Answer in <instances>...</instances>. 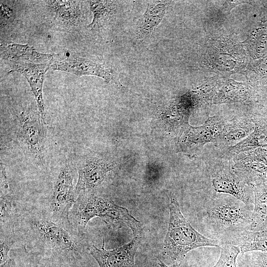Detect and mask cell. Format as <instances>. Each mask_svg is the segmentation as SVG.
<instances>
[{
  "label": "cell",
  "instance_id": "e0dca14e",
  "mask_svg": "<svg viewBox=\"0 0 267 267\" xmlns=\"http://www.w3.org/2000/svg\"><path fill=\"white\" fill-rule=\"evenodd\" d=\"M232 172L246 185L252 187L266 183L267 179V165L251 161L234 162Z\"/></svg>",
  "mask_w": 267,
  "mask_h": 267
},
{
  "label": "cell",
  "instance_id": "d590c367",
  "mask_svg": "<svg viewBox=\"0 0 267 267\" xmlns=\"http://www.w3.org/2000/svg\"><path fill=\"white\" fill-rule=\"evenodd\" d=\"M246 267H258V266L254 265L252 262L251 263L248 264L246 266Z\"/></svg>",
  "mask_w": 267,
  "mask_h": 267
},
{
  "label": "cell",
  "instance_id": "ffe728a7",
  "mask_svg": "<svg viewBox=\"0 0 267 267\" xmlns=\"http://www.w3.org/2000/svg\"><path fill=\"white\" fill-rule=\"evenodd\" d=\"M258 95L256 89H250L241 84L228 83L217 93L213 103L252 102Z\"/></svg>",
  "mask_w": 267,
  "mask_h": 267
},
{
  "label": "cell",
  "instance_id": "1f68e13d",
  "mask_svg": "<svg viewBox=\"0 0 267 267\" xmlns=\"http://www.w3.org/2000/svg\"><path fill=\"white\" fill-rule=\"evenodd\" d=\"M260 8V19L262 22H267V0L262 1Z\"/></svg>",
  "mask_w": 267,
  "mask_h": 267
},
{
  "label": "cell",
  "instance_id": "4fadbf2b",
  "mask_svg": "<svg viewBox=\"0 0 267 267\" xmlns=\"http://www.w3.org/2000/svg\"><path fill=\"white\" fill-rule=\"evenodd\" d=\"M255 129L247 137L236 145L227 147L224 155L233 158L240 152L258 147H267V111L253 117Z\"/></svg>",
  "mask_w": 267,
  "mask_h": 267
},
{
  "label": "cell",
  "instance_id": "6da1fadb",
  "mask_svg": "<svg viewBox=\"0 0 267 267\" xmlns=\"http://www.w3.org/2000/svg\"><path fill=\"white\" fill-rule=\"evenodd\" d=\"M170 219L164 240V256L174 264L181 261L192 250L205 246L219 247L217 240L203 235L191 225L182 215L177 198L170 196L168 205Z\"/></svg>",
  "mask_w": 267,
  "mask_h": 267
},
{
  "label": "cell",
  "instance_id": "7402d4cb",
  "mask_svg": "<svg viewBox=\"0 0 267 267\" xmlns=\"http://www.w3.org/2000/svg\"><path fill=\"white\" fill-rule=\"evenodd\" d=\"M242 253L260 251L267 252V228L248 231L241 238L239 245Z\"/></svg>",
  "mask_w": 267,
  "mask_h": 267
},
{
  "label": "cell",
  "instance_id": "ba28073f",
  "mask_svg": "<svg viewBox=\"0 0 267 267\" xmlns=\"http://www.w3.org/2000/svg\"><path fill=\"white\" fill-rule=\"evenodd\" d=\"M141 234L134 235L128 243L112 250L104 248V241L101 249L92 245L89 249V253L99 267H137L134 258L140 243Z\"/></svg>",
  "mask_w": 267,
  "mask_h": 267
},
{
  "label": "cell",
  "instance_id": "cb8c5ba5",
  "mask_svg": "<svg viewBox=\"0 0 267 267\" xmlns=\"http://www.w3.org/2000/svg\"><path fill=\"white\" fill-rule=\"evenodd\" d=\"M240 253L239 246L226 243L222 246L220 258L212 267H237L236 259Z\"/></svg>",
  "mask_w": 267,
  "mask_h": 267
},
{
  "label": "cell",
  "instance_id": "5b68a950",
  "mask_svg": "<svg viewBox=\"0 0 267 267\" xmlns=\"http://www.w3.org/2000/svg\"><path fill=\"white\" fill-rule=\"evenodd\" d=\"M73 180L71 168L67 165H63L54 181L50 200L51 220L67 229L71 226L70 210L76 201Z\"/></svg>",
  "mask_w": 267,
  "mask_h": 267
},
{
  "label": "cell",
  "instance_id": "8992f818",
  "mask_svg": "<svg viewBox=\"0 0 267 267\" xmlns=\"http://www.w3.org/2000/svg\"><path fill=\"white\" fill-rule=\"evenodd\" d=\"M19 135L27 150L42 162L46 155L45 124L39 113L21 111L18 115Z\"/></svg>",
  "mask_w": 267,
  "mask_h": 267
},
{
  "label": "cell",
  "instance_id": "8fae6325",
  "mask_svg": "<svg viewBox=\"0 0 267 267\" xmlns=\"http://www.w3.org/2000/svg\"><path fill=\"white\" fill-rule=\"evenodd\" d=\"M211 183L217 192L228 194L246 205L253 207V191L248 192L244 183L230 170H222L213 174Z\"/></svg>",
  "mask_w": 267,
  "mask_h": 267
},
{
  "label": "cell",
  "instance_id": "44dd1931",
  "mask_svg": "<svg viewBox=\"0 0 267 267\" xmlns=\"http://www.w3.org/2000/svg\"><path fill=\"white\" fill-rule=\"evenodd\" d=\"M89 7L93 14L91 22L87 27L93 31H98L112 18L116 5L112 0H89Z\"/></svg>",
  "mask_w": 267,
  "mask_h": 267
},
{
  "label": "cell",
  "instance_id": "8d00e7d4",
  "mask_svg": "<svg viewBox=\"0 0 267 267\" xmlns=\"http://www.w3.org/2000/svg\"><path fill=\"white\" fill-rule=\"evenodd\" d=\"M266 183L267 184V181H266Z\"/></svg>",
  "mask_w": 267,
  "mask_h": 267
},
{
  "label": "cell",
  "instance_id": "83f0119b",
  "mask_svg": "<svg viewBox=\"0 0 267 267\" xmlns=\"http://www.w3.org/2000/svg\"><path fill=\"white\" fill-rule=\"evenodd\" d=\"M0 263L1 265L10 258L8 253L13 243L11 238H0Z\"/></svg>",
  "mask_w": 267,
  "mask_h": 267
},
{
  "label": "cell",
  "instance_id": "4316f807",
  "mask_svg": "<svg viewBox=\"0 0 267 267\" xmlns=\"http://www.w3.org/2000/svg\"><path fill=\"white\" fill-rule=\"evenodd\" d=\"M13 10L3 2H0V23L1 25L12 22L14 19Z\"/></svg>",
  "mask_w": 267,
  "mask_h": 267
},
{
  "label": "cell",
  "instance_id": "ac0fdd59",
  "mask_svg": "<svg viewBox=\"0 0 267 267\" xmlns=\"http://www.w3.org/2000/svg\"><path fill=\"white\" fill-rule=\"evenodd\" d=\"M251 188L254 206L249 231H257L267 228V184L263 183Z\"/></svg>",
  "mask_w": 267,
  "mask_h": 267
},
{
  "label": "cell",
  "instance_id": "7c38bea8",
  "mask_svg": "<svg viewBox=\"0 0 267 267\" xmlns=\"http://www.w3.org/2000/svg\"><path fill=\"white\" fill-rule=\"evenodd\" d=\"M112 168L111 164L101 159H92L83 163L78 168V178L75 186L76 196L82 191L100 185Z\"/></svg>",
  "mask_w": 267,
  "mask_h": 267
},
{
  "label": "cell",
  "instance_id": "603a6c76",
  "mask_svg": "<svg viewBox=\"0 0 267 267\" xmlns=\"http://www.w3.org/2000/svg\"><path fill=\"white\" fill-rule=\"evenodd\" d=\"M249 44L253 58L256 59L267 55V26L257 28L250 36Z\"/></svg>",
  "mask_w": 267,
  "mask_h": 267
},
{
  "label": "cell",
  "instance_id": "836d02e7",
  "mask_svg": "<svg viewBox=\"0 0 267 267\" xmlns=\"http://www.w3.org/2000/svg\"><path fill=\"white\" fill-rule=\"evenodd\" d=\"M159 262L158 263V265L160 267H180L178 263H175L172 265L168 266L165 264L161 260H159Z\"/></svg>",
  "mask_w": 267,
  "mask_h": 267
},
{
  "label": "cell",
  "instance_id": "3957f363",
  "mask_svg": "<svg viewBox=\"0 0 267 267\" xmlns=\"http://www.w3.org/2000/svg\"><path fill=\"white\" fill-rule=\"evenodd\" d=\"M74 205L75 220L80 231L85 229L90 220L97 217L110 227H128L132 230L133 235L141 234L140 222L126 208L108 199L91 194L80 198Z\"/></svg>",
  "mask_w": 267,
  "mask_h": 267
},
{
  "label": "cell",
  "instance_id": "d6a6232c",
  "mask_svg": "<svg viewBox=\"0 0 267 267\" xmlns=\"http://www.w3.org/2000/svg\"><path fill=\"white\" fill-rule=\"evenodd\" d=\"M16 262L13 258H10L5 262L0 265V267H16Z\"/></svg>",
  "mask_w": 267,
  "mask_h": 267
},
{
  "label": "cell",
  "instance_id": "277c9868",
  "mask_svg": "<svg viewBox=\"0 0 267 267\" xmlns=\"http://www.w3.org/2000/svg\"><path fill=\"white\" fill-rule=\"evenodd\" d=\"M253 209L241 201H216L208 208L205 217L218 231L241 232L244 236L249 231Z\"/></svg>",
  "mask_w": 267,
  "mask_h": 267
},
{
  "label": "cell",
  "instance_id": "484cf974",
  "mask_svg": "<svg viewBox=\"0 0 267 267\" xmlns=\"http://www.w3.org/2000/svg\"><path fill=\"white\" fill-rule=\"evenodd\" d=\"M13 213L12 204L6 195L0 196V228L11 219Z\"/></svg>",
  "mask_w": 267,
  "mask_h": 267
},
{
  "label": "cell",
  "instance_id": "7a4b0ae2",
  "mask_svg": "<svg viewBox=\"0 0 267 267\" xmlns=\"http://www.w3.org/2000/svg\"><path fill=\"white\" fill-rule=\"evenodd\" d=\"M38 237L46 245L44 259L68 267H83V251L77 239L67 228L46 219L33 222Z\"/></svg>",
  "mask_w": 267,
  "mask_h": 267
},
{
  "label": "cell",
  "instance_id": "9a60e30c",
  "mask_svg": "<svg viewBox=\"0 0 267 267\" xmlns=\"http://www.w3.org/2000/svg\"><path fill=\"white\" fill-rule=\"evenodd\" d=\"M255 127L253 117L226 121L215 144L222 148L234 146L251 134Z\"/></svg>",
  "mask_w": 267,
  "mask_h": 267
},
{
  "label": "cell",
  "instance_id": "d6986e66",
  "mask_svg": "<svg viewBox=\"0 0 267 267\" xmlns=\"http://www.w3.org/2000/svg\"><path fill=\"white\" fill-rule=\"evenodd\" d=\"M166 10V5L162 1L148 3L141 22L136 30V39L142 40L149 37L163 20Z\"/></svg>",
  "mask_w": 267,
  "mask_h": 267
},
{
  "label": "cell",
  "instance_id": "f546056e",
  "mask_svg": "<svg viewBox=\"0 0 267 267\" xmlns=\"http://www.w3.org/2000/svg\"><path fill=\"white\" fill-rule=\"evenodd\" d=\"M0 184H1V191L2 192H6V191L8 188V185L6 177V173L3 167L1 165L0 169Z\"/></svg>",
  "mask_w": 267,
  "mask_h": 267
},
{
  "label": "cell",
  "instance_id": "30bf717a",
  "mask_svg": "<svg viewBox=\"0 0 267 267\" xmlns=\"http://www.w3.org/2000/svg\"><path fill=\"white\" fill-rule=\"evenodd\" d=\"M225 122L215 116L209 117L201 126H189L180 139L183 148L197 151L207 143L216 142Z\"/></svg>",
  "mask_w": 267,
  "mask_h": 267
},
{
  "label": "cell",
  "instance_id": "5bb4252c",
  "mask_svg": "<svg viewBox=\"0 0 267 267\" xmlns=\"http://www.w3.org/2000/svg\"><path fill=\"white\" fill-rule=\"evenodd\" d=\"M58 56L56 54L41 53L28 44L3 42L0 44V56L8 61H23L44 63L53 61Z\"/></svg>",
  "mask_w": 267,
  "mask_h": 267
},
{
  "label": "cell",
  "instance_id": "2e32d148",
  "mask_svg": "<svg viewBox=\"0 0 267 267\" xmlns=\"http://www.w3.org/2000/svg\"><path fill=\"white\" fill-rule=\"evenodd\" d=\"M46 6L58 23L67 26H78L83 14L79 0H46Z\"/></svg>",
  "mask_w": 267,
  "mask_h": 267
},
{
  "label": "cell",
  "instance_id": "e575fe53",
  "mask_svg": "<svg viewBox=\"0 0 267 267\" xmlns=\"http://www.w3.org/2000/svg\"><path fill=\"white\" fill-rule=\"evenodd\" d=\"M17 263H16V267H36V264H25V263H24L22 265H20L18 267H17Z\"/></svg>",
  "mask_w": 267,
  "mask_h": 267
},
{
  "label": "cell",
  "instance_id": "9c48e42d",
  "mask_svg": "<svg viewBox=\"0 0 267 267\" xmlns=\"http://www.w3.org/2000/svg\"><path fill=\"white\" fill-rule=\"evenodd\" d=\"M53 61L44 63L9 61L11 68L10 72L19 73L27 79L35 96L39 113L45 124V104L43 96V87L45 74Z\"/></svg>",
  "mask_w": 267,
  "mask_h": 267
},
{
  "label": "cell",
  "instance_id": "4dcf8cb0",
  "mask_svg": "<svg viewBox=\"0 0 267 267\" xmlns=\"http://www.w3.org/2000/svg\"><path fill=\"white\" fill-rule=\"evenodd\" d=\"M36 267H68L53 263L48 260L44 259L36 263Z\"/></svg>",
  "mask_w": 267,
  "mask_h": 267
},
{
  "label": "cell",
  "instance_id": "52a82bcc",
  "mask_svg": "<svg viewBox=\"0 0 267 267\" xmlns=\"http://www.w3.org/2000/svg\"><path fill=\"white\" fill-rule=\"evenodd\" d=\"M50 69L73 74L78 77L92 75L103 79L107 83L122 87L117 72L112 68L90 59L71 56L63 60L55 59Z\"/></svg>",
  "mask_w": 267,
  "mask_h": 267
},
{
  "label": "cell",
  "instance_id": "f1b7e54d",
  "mask_svg": "<svg viewBox=\"0 0 267 267\" xmlns=\"http://www.w3.org/2000/svg\"><path fill=\"white\" fill-rule=\"evenodd\" d=\"M256 252L252 255V263L258 267H267V252Z\"/></svg>",
  "mask_w": 267,
  "mask_h": 267
},
{
  "label": "cell",
  "instance_id": "d4e9b609",
  "mask_svg": "<svg viewBox=\"0 0 267 267\" xmlns=\"http://www.w3.org/2000/svg\"><path fill=\"white\" fill-rule=\"evenodd\" d=\"M233 162L251 161L267 165V147H258L241 152L233 157Z\"/></svg>",
  "mask_w": 267,
  "mask_h": 267
}]
</instances>
